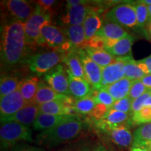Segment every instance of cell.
I'll use <instances>...</instances> for the list:
<instances>
[{"label": "cell", "instance_id": "b9f144b4", "mask_svg": "<svg viewBox=\"0 0 151 151\" xmlns=\"http://www.w3.org/2000/svg\"><path fill=\"white\" fill-rule=\"evenodd\" d=\"M58 151H90V149L86 146L83 145H76L62 148Z\"/></svg>", "mask_w": 151, "mask_h": 151}, {"label": "cell", "instance_id": "836d02e7", "mask_svg": "<svg viewBox=\"0 0 151 151\" xmlns=\"http://www.w3.org/2000/svg\"><path fill=\"white\" fill-rule=\"evenodd\" d=\"M134 6L136 14H137L138 26L143 27L146 24L147 20L149 18L148 6L142 3L141 1H139L135 4Z\"/></svg>", "mask_w": 151, "mask_h": 151}, {"label": "cell", "instance_id": "1f68e13d", "mask_svg": "<svg viewBox=\"0 0 151 151\" xmlns=\"http://www.w3.org/2000/svg\"><path fill=\"white\" fill-rule=\"evenodd\" d=\"M97 104L92 94H90L88 97L76 100L74 108L78 114H90Z\"/></svg>", "mask_w": 151, "mask_h": 151}, {"label": "cell", "instance_id": "60d3db41", "mask_svg": "<svg viewBox=\"0 0 151 151\" xmlns=\"http://www.w3.org/2000/svg\"><path fill=\"white\" fill-rule=\"evenodd\" d=\"M56 1L54 0H41V1H37V4L40 6L41 9L46 11H50L51 10L52 6L55 3Z\"/></svg>", "mask_w": 151, "mask_h": 151}, {"label": "cell", "instance_id": "5b68a950", "mask_svg": "<svg viewBox=\"0 0 151 151\" xmlns=\"http://www.w3.org/2000/svg\"><path fill=\"white\" fill-rule=\"evenodd\" d=\"M39 46H48L63 52L69 51L73 47L63 29L51 23L46 24L41 29Z\"/></svg>", "mask_w": 151, "mask_h": 151}, {"label": "cell", "instance_id": "e0dca14e", "mask_svg": "<svg viewBox=\"0 0 151 151\" xmlns=\"http://www.w3.org/2000/svg\"><path fill=\"white\" fill-rule=\"evenodd\" d=\"M40 113L39 106L35 103L27 104L23 108L20 109L14 116L1 120L2 121H14L21 123L24 125L29 127L31 124H34L35 120Z\"/></svg>", "mask_w": 151, "mask_h": 151}, {"label": "cell", "instance_id": "3957f363", "mask_svg": "<svg viewBox=\"0 0 151 151\" xmlns=\"http://www.w3.org/2000/svg\"><path fill=\"white\" fill-rule=\"evenodd\" d=\"M49 23H51L50 12L43 10L37 4L33 14L24 24L27 46L32 48L39 46L41 29Z\"/></svg>", "mask_w": 151, "mask_h": 151}, {"label": "cell", "instance_id": "4dcf8cb0", "mask_svg": "<svg viewBox=\"0 0 151 151\" xmlns=\"http://www.w3.org/2000/svg\"><path fill=\"white\" fill-rule=\"evenodd\" d=\"M151 122V106H144L141 110L132 114L129 124L132 125H143Z\"/></svg>", "mask_w": 151, "mask_h": 151}, {"label": "cell", "instance_id": "52a82bcc", "mask_svg": "<svg viewBox=\"0 0 151 151\" xmlns=\"http://www.w3.org/2000/svg\"><path fill=\"white\" fill-rule=\"evenodd\" d=\"M108 21L114 22L121 27L133 28L138 26L134 5L120 4L113 7L106 14Z\"/></svg>", "mask_w": 151, "mask_h": 151}, {"label": "cell", "instance_id": "9a60e30c", "mask_svg": "<svg viewBox=\"0 0 151 151\" xmlns=\"http://www.w3.org/2000/svg\"><path fill=\"white\" fill-rule=\"evenodd\" d=\"M90 6L86 1L67 9V12L62 17L61 21L66 26L82 25L88 14L92 10Z\"/></svg>", "mask_w": 151, "mask_h": 151}, {"label": "cell", "instance_id": "cb8c5ba5", "mask_svg": "<svg viewBox=\"0 0 151 151\" xmlns=\"http://www.w3.org/2000/svg\"><path fill=\"white\" fill-rule=\"evenodd\" d=\"M39 78L37 76H29L20 81L19 90L27 104L32 103L39 86Z\"/></svg>", "mask_w": 151, "mask_h": 151}, {"label": "cell", "instance_id": "8992f818", "mask_svg": "<svg viewBox=\"0 0 151 151\" xmlns=\"http://www.w3.org/2000/svg\"><path fill=\"white\" fill-rule=\"evenodd\" d=\"M67 52L53 50L35 54L30 57L27 62L32 72L39 75L47 73L64 61Z\"/></svg>", "mask_w": 151, "mask_h": 151}, {"label": "cell", "instance_id": "4316f807", "mask_svg": "<svg viewBox=\"0 0 151 151\" xmlns=\"http://www.w3.org/2000/svg\"><path fill=\"white\" fill-rule=\"evenodd\" d=\"M86 52L88 55L102 69L111 65L116 60V57L111 55L107 50L102 49H94L86 47Z\"/></svg>", "mask_w": 151, "mask_h": 151}, {"label": "cell", "instance_id": "8d00e7d4", "mask_svg": "<svg viewBox=\"0 0 151 151\" xmlns=\"http://www.w3.org/2000/svg\"><path fill=\"white\" fill-rule=\"evenodd\" d=\"M150 95L151 90H149V91L146 92L145 94H143V95H141V97H139V98H137V99H136L135 100H134V101H132L131 116L133 113L141 110V109L144 106L146 101H147V99L150 97Z\"/></svg>", "mask_w": 151, "mask_h": 151}, {"label": "cell", "instance_id": "603a6c76", "mask_svg": "<svg viewBox=\"0 0 151 151\" xmlns=\"http://www.w3.org/2000/svg\"><path fill=\"white\" fill-rule=\"evenodd\" d=\"M133 81L129 80L125 77L120 79L114 83L103 87L102 88L106 90L111 97L116 101L128 97Z\"/></svg>", "mask_w": 151, "mask_h": 151}, {"label": "cell", "instance_id": "f546056e", "mask_svg": "<svg viewBox=\"0 0 151 151\" xmlns=\"http://www.w3.org/2000/svg\"><path fill=\"white\" fill-rule=\"evenodd\" d=\"M20 81L16 76H1L0 82V96L5 97L17 90L20 86Z\"/></svg>", "mask_w": 151, "mask_h": 151}, {"label": "cell", "instance_id": "9c48e42d", "mask_svg": "<svg viewBox=\"0 0 151 151\" xmlns=\"http://www.w3.org/2000/svg\"><path fill=\"white\" fill-rule=\"evenodd\" d=\"M44 78L49 86L56 92L68 96L71 94L67 72L66 73L62 65H58L51 71L46 73Z\"/></svg>", "mask_w": 151, "mask_h": 151}, {"label": "cell", "instance_id": "ac0fdd59", "mask_svg": "<svg viewBox=\"0 0 151 151\" xmlns=\"http://www.w3.org/2000/svg\"><path fill=\"white\" fill-rule=\"evenodd\" d=\"M69 79V91L71 95L77 99H82L91 94L92 90L91 86L86 79L77 78L73 76L71 73L67 70Z\"/></svg>", "mask_w": 151, "mask_h": 151}, {"label": "cell", "instance_id": "7402d4cb", "mask_svg": "<svg viewBox=\"0 0 151 151\" xmlns=\"http://www.w3.org/2000/svg\"><path fill=\"white\" fill-rule=\"evenodd\" d=\"M66 37L73 46L76 49L86 48L87 39L85 34L83 26L72 25L67 26L63 29Z\"/></svg>", "mask_w": 151, "mask_h": 151}, {"label": "cell", "instance_id": "74e56055", "mask_svg": "<svg viewBox=\"0 0 151 151\" xmlns=\"http://www.w3.org/2000/svg\"><path fill=\"white\" fill-rule=\"evenodd\" d=\"M109 110V109L106 106L101 104H97L96 106L94 107L93 111L89 115L92 120H94V122H97L98 120L102 119Z\"/></svg>", "mask_w": 151, "mask_h": 151}, {"label": "cell", "instance_id": "ffe728a7", "mask_svg": "<svg viewBox=\"0 0 151 151\" xmlns=\"http://www.w3.org/2000/svg\"><path fill=\"white\" fill-rule=\"evenodd\" d=\"M64 62L67 66L68 71L73 76L86 79L83 66L78 49H71L67 52Z\"/></svg>", "mask_w": 151, "mask_h": 151}, {"label": "cell", "instance_id": "d6a6232c", "mask_svg": "<svg viewBox=\"0 0 151 151\" xmlns=\"http://www.w3.org/2000/svg\"><path fill=\"white\" fill-rule=\"evenodd\" d=\"M91 94L95 100L96 103L106 106L109 109L116 101V100L111 97V94L104 88L100 90H94L92 92Z\"/></svg>", "mask_w": 151, "mask_h": 151}, {"label": "cell", "instance_id": "ba28073f", "mask_svg": "<svg viewBox=\"0 0 151 151\" xmlns=\"http://www.w3.org/2000/svg\"><path fill=\"white\" fill-rule=\"evenodd\" d=\"M81 60L83 66L85 75L88 82L93 87L94 90L102 88V68L94 62L86 51L78 49Z\"/></svg>", "mask_w": 151, "mask_h": 151}, {"label": "cell", "instance_id": "5bb4252c", "mask_svg": "<svg viewBox=\"0 0 151 151\" xmlns=\"http://www.w3.org/2000/svg\"><path fill=\"white\" fill-rule=\"evenodd\" d=\"M127 56L116 58V61L102 69V88L113 84L124 77V65Z\"/></svg>", "mask_w": 151, "mask_h": 151}, {"label": "cell", "instance_id": "8fae6325", "mask_svg": "<svg viewBox=\"0 0 151 151\" xmlns=\"http://www.w3.org/2000/svg\"><path fill=\"white\" fill-rule=\"evenodd\" d=\"M129 124H122L104 132L109 141L120 148H127L132 145L133 134L129 129Z\"/></svg>", "mask_w": 151, "mask_h": 151}, {"label": "cell", "instance_id": "484cf974", "mask_svg": "<svg viewBox=\"0 0 151 151\" xmlns=\"http://www.w3.org/2000/svg\"><path fill=\"white\" fill-rule=\"evenodd\" d=\"M151 146V122L138 127L133 134L132 147H147Z\"/></svg>", "mask_w": 151, "mask_h": 151}, {"label": "cell", "instance_id": "d590c367", "mask_svg": "<svg viewBox=\"0 0 151 151\" xmlns=\"http://www.w3.org/2000/svg\"><path fill=\"white\" fill-rule=\"evenodd\" d=\"M132 100L130 99L129 97H124L122 99L117 100L111 106V109L120 111V112L129 113L131 115Z\"/></svg>", "mask_w": 151, "mask_h": 151}, {"label": "cell", "instance_id": "e575fe53", "mask_svg": "<svg viewBox=\"0 0 151 151\" xmlns=\"http://www.w3.org/2000/svg\"><path fill=\"white\" fill-rule=\"evenodd\" d=\"M149 90H148V88L143 85L141 80L133 81L131 88H130L128 97H129L130 99H132V101H134V100H135L136 99H137V98L141 97V95H143V94H145L146 92L149 91Z\"/></svg>", "mask_w": 151, "mask_h": 151}, {"label": "cell", "instance_id": "c3c4849f", "mask_svg": "<svg viewBox=\"0 0 151 151\" xmlns=\"http://www.w3.org/2000/svg\"><path fill=\"white\" fill-rule=\"evenodd\" d=\"M141 2L145 4H146L147 6H149V5H151V0H142V1H141Z\"/></svg>", "mask_w": 151, "mask_h": 151}, {"label": "cell", "instance_id": "d4e9b609", "mask_svg": "<svg viewBox=\"0 0 151 151\" xmlns=\"http://www.w3.org/2000/svg\"><path fill=\"white\" fill-rule=\"evenodd\" d=\"M87 41L94 37L102 27V21L97 12L92 9L85 19L83 24Z\"/></svg>", "mask_w": 151, "mask_h": 151}, {"label": "cell", "instance_id": "44dd1931", "mask_svg": "<svg viewBox=\"0 0 151 151\" xmlns=\"http://www.w3.org/2000/svg\"><path fill=\"white\" fill-rule=\"evenodd\" d=\"M66 96L67 95L56 92L50 86L46 85L44 81H39L38 90L33 103L41 106L50 101H55V100L62 99Z\"/></svg>", "mask_w": 151, "mask_h": 151}, {"label": "cell", "instance_id": "7dc6e473", "mask_svg": "<svg viewBox=\"0 0 151 151\" xmlns=\"http://www.w3.org/2000/svg\"><path fill=\"white\" fill-rule=\"evenodd\" d=\"M92 151H109V150L107 148H106L104 146L99 145V146L96 147V148H94Z\"/></svg>", "mask_w": 151, "mask_h": 151}, {"label": "cell", "instance_id": "7a4b0ae2", "mask_svg": "<svg viewBox=\"0 0 151 151\" xmlns=\"http://www.w3.org/2000/svg\"><path fill=\"white\" fill-rule=\"evenodd\" d=\"M83 128V122L77 116H73L51 129L41 132L37 136V142L41 146L52 148L75 139Z\"/></svg>", "mask_w": 151, "mask_h": 151}, {"label": "cell", "instance_id": "816d5d0a", "mask_svg": "<svg viewBox=\"0 0 151 151\" xmlns=\"http://www.w3.org/2000/svg\"><path fill=\"white\" fill-rule=\"evenodd\" d=\"M147 148H148V150H150V151H151V146H148V147H147Z\"/></svg>", "mask_w": 151, "mask_h": 151}, {"label": "cell", "instance_id": "4fadbf2b", "mask_svg": "<svg viewBox=\"0 0 151 151\" xmlns=\"http://www.w3.org/2000/svg\"><path fill=\"white\" fill-rule=\"evenodd\" d=\"M5 8L14 20L25 23L33 14L35 7L24 0H9L4 2Z\"/></svg>", "mask_w": 151, "mask_h": 151}, {"label": "cell", "instance_id": "681fc988", "mask_svg": "<svg viewBox=\"0 0 151 151\" xmlns=\"http://www.w3.org/2000/svg\"><path fill=\"white\" fill-rule=\"evenodd\" d=\"M148 14H149V20H150L151 23V5L148 6Z\"/></svg>", "mask_w": 151, "mask_h": 151}, {"label": "cell", "instance_id": "d6986e66", "mask_svg": "<svg viewBox=\"0 0 151 151\" xmlns=\"http://www.w3.org/2000/svg\"><path fill=\"white\" fill-rule=\"evenodd\" d=\"M76 116H55V115L39 113L33 124L34 129L43 132L55 127Z\"/></svg>", "mask_w": 151, "mask_h": 151}, {"label": "cell", "instance_id": "2e32d148", "mask_svg": "<svg viewBox=\"0 0 151 151\" xmlns=\"http://www.w3.org/2000/svg\"><path fill=\"white\" fill-rule=\"evenodd\" d=\"M131 115L110 109L102 119L95 122V125L103 132L111 128L129 122Z\"/></svg>", "mask_w": 151, "mask_h": 151}, {"label": "cell", "instance_id": "ab89813d", "mask_svg": "<svg viewBox=\"0 0 151 151\" xmlns=\"http://www.w3.org/2000/svg\"><path fill=\"white\" fill-rule=\"evenodd\" d=\"M137 64L146 74H151V56L137 61Z\"/></svg>", "mask_w": 151, "mask_h": 151}, {"label": "cell", "instance_id": "83f0119b", "mask_svg": "<svg viewBox=\"0 0 151 151\" xmlns=\"http://www.w3.org/2000/svg\"><path fill=\"white\" fill-rule=\"evenodd\" d=\"M133 43L134 37L128 34L124 38L117 41L114 46L106 50L110 52L113 56H116V58L127 56V55H129L131 52Z\"/></svg>", "mask_w": 151, "mask_h": 151}, {"label": "cell", "instance_id": "bcb514c9", "mask_svg": "<svg viewBox=\"0 0 151 151\" xmlns=\"http://www.w3.org/2000/svg\"><path fill=\"white\" fill-rule=\"evenodd\" d=\"M130 151H150L145 147H132Z\"/></svg>", "mask_w": 151, "mask_h": 151}, {"label": "cell", "instance_id": "f6af8a7d", "mask_svg": "<svg viewBox=\"0 0 151 151\" xmlns=\"http://www.w3.org/2000/svg\"><path fill=\"white\" fill-rule=\"evenodd\" d=\"M18 151H43L41 148H35V147H28V148H24L21 150Z\"/></svg>", "mask_w": 151, "mask_h": 151}, {"label": "cell", "instance_id": "f907efd6", "mask_svg": "<svg viewBox=\"0 0 151 151\" xmlns=\"http://www.w3.org/2000/svg\"><path fill=\"white\" fill-rule=\"evenodd\" d=\"M149 31H150V32L151 34V23L149 24Z\"/></svg>", "mask_w": 151, "mask_h": 151}, {"label": "cell", "instance_id": "f35d334b", "mask_svg": "<svg viewBox=\"0 0 151 151\" xmlns=\"http://www.w3.org/2000/svg\"><path fill=\"white\" fill-rule=\"evenodd\" d=\"M87 47L94 49L105 50V41L102 38L95 35L94 37L87 41Z\"/></svg>", "mask_w": 151, "mask_h": 151}, {"label": "cell", "instance_id": "6da1fadb", "mask_svg": "<svg viewBox=\"0 0 151 151\" xmlns=\"http://www.w3.org/2000/svg\"><path fill=\"white\" fill-rule=\"evenodd\" d=\"M24 23L13 20L1 27V61L6 67H13L22 62L26 51Z\"/></svg>", "mask_w": 151, "mask_h": 151}, {"label": "cell", "instance_id": "f5cc1de1", "mask_svg": "<svg viewBox=\"0 0 151 151\" xmlns=\"http://www.w3.org/2000/svg\"><path fill=\"white\" fill-rule=\"evenodd\" d=\"M150 56H151V55H150Z\"/></svg>", "mask_w": 151, "mask_h": 151}, {"label": "cell", "instance_id": "ee69618b", "mask_svg": "<svg viewBox=\"0 0 151 151\" xmlns=\"http://www.w3.org/2000/svg\"><path fill=\"white\" fill-rule=\"evenodd\" d=\"M85 1H81V0H69V1H67V9L71 8V7L75 6H77L80 4L83 3Z\"/></svg>", "mask_w": 151, "mask_h": 151}, {"label": "cell", "instance_id": "f1b7e54d", "mask_svg": "<svg viewBox=\"0 0 151 151\" xmlns=\"http://www.w3.org/2000/svg\"><path fill=\"white\" fill-rule=\"evenodd\" d=\"M146 74L141 70L136 61L132 58L131 55L126 58L124 65V77L131 81L141 80Z\"/></svg>", "mask_w": 151, "mask_h": 151}, {"label": "cell", "instance_id": "7c38bea8", "mask_svg": "<svg viewBox=\"0 0 151 151\" xmlns=\"http://www.w3.org/2000/svg\"><path fill=\"white\" fill-rule=\"evenodd\" d=\"M128 35V32L119 24L107 21L103 24L96 36L102 38L105 41V50L111 48L117 41Z\"/></svg>", "mask_w": 151, "mask_h": 151}, {"label": "cell", "instance_id": "7bdbcfd3", "mask_svg": "<svg viewBox=\"0 0 151 151\" xmlns=\"http://www.w3.org/2000/svg\"><path fill=\"white\" fill-rule=\"evenodd\" d=\"M141 81L148 90H151V74H146L141 79Z\"/></svg>", "mask_w": 151, "mask_h": 151}, {"label": "cell", "instance_id": "277c9868", "mask_svg": "<svg viewBox=\"0 0 151 151\" xmlns=\"http://www.w3.org/2000/svg\"><path fill=\"white\" fill-rule=\"evenodd\" d=\"M0 140L1 148L9 149L20 141H32L29 127L14 121L1 122Z\"/></svg>", "mask_w": 151, "mask_h": 151}, {"label": "cell", "instance_id": "30bf717a", "mask_svg": "<svg viewBox=\"0 0 151 151\" xmlns=\"http://www.w3.org/2000/svg\"><path fill=\"white\" fill-rule=\"evenodd\" d=\"M27 104L19 88L12 93L1 97L0 100L1 120L14 116Z\"/></svg>", "mask_w": 151, "mask_h": 151}]
</instances>
